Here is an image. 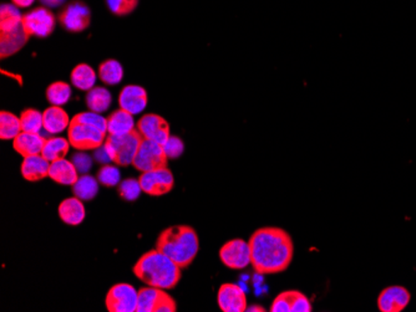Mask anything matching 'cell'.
<instances>
[{"mask_svg":"<svg viewBox=\"0 0 416 312\" xmlns=\"http://www.w3.org/2000/svg\"><path fill=\"white\" fill-rule=\"evenodd\" d=\"M251 265L257 274L271 275L287 270L293 260L292 236L282 228H259L249 238Z\"/></svg>","mask_w":416,"mask_h":312,"instance_id":"cell-1","label":"cell"},{"mask_svg":"<svg viewBox=\"0 0 416 312\" xmlns=\"http://www.w3.org/2000/svg\"><path fill=\"white\" fill-rule=\"evenodd\" d=\"M135 277L147 287L171 290L180 282L182 272L180 266L169 256L154 249L140 258L134 266Z\"/></svg>","mask_w":416,"mask_h":312,"instance_id":"cell-2","label":"cell"},{"mask_svg":"<svg viewBox=\"0 0 416 312\" xmlns=\"http://www.w3.org/2000/svg\"><path fill=\"white\" fill-rule=\"evenodd\" d=\"M156 249L175 261L181 269L193 262L200 250V241L190 226H174L161 231L156 241Z\"/></svg>","mask_w":416,"mask_h":312,"instance_id":"cell-3","label":"cell"},{"mask_svg":"<svg viewBox=\"0 0 416 312\" xmlns=\"http://www.w3.org/2000/svg\"><path fill=\"white\" fill-rule=\"evenodd\" d=\"M142 139L144 137L139 132V129H134L131 132L120 134V136L108 134L103 147L113 163L125 167L134 162Z\"/></svg>","mask_w":416,"mask_h":312,"instance_id":"cell-4","label":"cell"},{"mask_svg":"<svg viewBox=\"0 0 416 312\" xmlns=\"http://www.w3.org/2000/svg\"><path fill=\"white\" fill-rule=\"evenodd\" d=\"M106 133L96 126L74 117L67 128V139L77 151H94L103 147L106 141Z\"/></svg>","mask_w":416,"mask_h":312,"instance_id":"cell-5","label":"cell"},{"mask_svg":"<svg viewBox=\"0 0 416 312\" xmlns=\"http://www.w3.org/2000/svg\"><path fill=\"white\" fill-rule=\"evenodd\" d=\"M167 163L169 157L164 152V146L146 139H142L133 162L135 168L141 171L142 173L154 169L166 168Z\"/></svg>","mask_w":416,"mask_h":312,"instance_id":"cell-6","label":"cell"},{"mask_svg":"<svg viewBox=\"0 0 416 312\" xmlns=\"http://www.w3.org/2000/svg\"><path fill=\"white\" fill-rule=\"evenodd\" d=\"M55 25L57 18L47 6H39L23 16V26L29 36L47 37L52 35Z\"/></svg>","mask_w":416,"mask_h":312,"instance_id":"cell-7","label":"cell"},{"mask_svg":"<svg viewBox=\"0 0 416 312\" xmlns=\"http://www.w3.org/2000/svg\"><path fill=\"white\" fill-rule=\"evenodd\" d=\"M59 23L65 30L81 33L86 30L91 23V11L81 0H74L62 9Z\"/></svg>","mask_w":416,"mask_h":312,"instance_id":"cell-8","label":"cell"},{"mask_svg":"<svg viewBox=\"0 0 416 312\" xmlns=\"http://www.w3.org/2000/svg\"><path fill=\"white\" fill-rule=\"evenodd\" d=\"M139 291L130 284H116L108 290L105 305L110 312H135Z\"/></svg>","mask_w":416,"mask_h":312,"instance_id":"cell-9","label":"cell"},{"mask_svg":"<svg viewBox=\"0 0 416 312\" xmlns=\"http://www.w3.org/2000/svg\"><path fill=\"white\" fill-rule=\"evenodd\" d=\"M139 180L142 192L154 197L170 193L175 185L174 174L167 167L144 172L140 175Z\"/></svg>","mask_w":416,"mask_h":312,"instance_id":"cell-10","label":"cell"},{"mask_svg":"<svg viewBox=\"0 0 416 312\" xmlns=\"http://www.w3.org/2000/svg\"><path fill=\"white\" fill-rule=\"evenodd\" d=\"M222 264L232 270H242L251 264L249 243L243 239L227 241L220 250Z\"/></svg>","mask_w":416,"mask_h":312,"instance_id":"cell-11","label":"cell"},{"mask_svg":"<svg viewBox=\"0 0 416 312\" xmlns=\"http://www.w3.org/2000/svg\"><path fill=\"white\" fill-rule=\"evenodd\" d=\"M137 129L144 139H151L159 144H166V141L171 137L169 122L154 113H147L140 118Z\"/></svg>","mask_w":416,"mask_h":312,"instance_id":"cell-12","label":"cell"},{"mask_svg":"<svg viewBox=\"0 0 416 312\" xmlns=\"http://www.w3.org/2000/svg\"><path fill=\"white\" fill-rule=\"evenodd\" d=\"M271 312H312L308 297L298 290H287L277 295L271 305Z\"/></svg>","mask_w":416,"mask_h":312,"instance_id":"cell-13","label":"cell"},{"mask_svg":"<svg viewBox=\"0 0 416 312\" xmlns=\"http://www.w3.org/2000/svg\"><path fill=\"white\" fill-rule=\"evenodd\" d=\"M217 304L223 312L247 311L246 292L236 284H223L217 294Z\"/></svg>","mask_w":416,"mask_h":312,"instance_id":"cell-14","label":"cell"},{"mask_svg":"<svg viewBox=\"0 0 416 312\" xmlns=\"http://www.w3.org/2000/svg\"><path fill=\"white\" fill-rule=\"evenodd\" d=\"M411 295L404 287H386L378 296V308L381 312H401L409 305Z\"/></svg>","mask_w":416,"mask_h":312,"instance_id":"cell-15","label":"cell"},{"mask_svg":"<svg viewBox=\"0 0 416 312\" xmlns=\"http://www.w3.org/2000/svg\"><path fill=\"white\" fill-rule=\"evenodd\" d=\"M149 98L144 87L137 85H128L123 87L121 93L118 95V105L120 108L131 113L137 115L147 108Z\"/></svg>","mask_w":416,"mask_h":312,"instance_id":"cell-16","label":"cell"},{"mask_svg":"<svg viewBox=\"0 0 416 312\" xmlns=\"http://www.w3.org/2000/svg\"><path fill=\"white\" fill-rule=\"evenodd\" d=\"M30 36L26 34L24 26L21 24L16 29L11 31H1L0 34V57L1 59L11 57L26 45Z\"/></svg>","mask_w":416,"mask_h":312,"instance_id":"cell-17","label":"cell"},{"mask_svg":"<svg viewBox=\"0 0 416 312\" xmlns=\"http://www.w3.org/2000/svg\"><path fill=\"white\" fill-rule=\"evenodd\" d=\"M47 139L40 133L24 132L21 131L16 139H13V147L16 152L26 157L41 154Z\"/></svg>","mask_w":416,"mask_h":312,"instance_id":"cell-18","label":"cell"},{"mask_svg":"<svg viewBox=\"0 0 416 312\" xmlns=\"http://www.w3.org/2000/svg\"><path fill=\"white\" fill-rule=\"evenodd\" d=\"M50 162L41 154L26 157L21 163V174L28 182H38L49 177Z\"/></svg>","mask_w":416,"mask_h":312,"instance_id":"cell-19","label":"cell"},{"mask_svg":"<svg viewBox=\"0 0 416 312\" xmlns=\"http://www.w3.org/2000/svg\"><path fill=\"white\" fill-rule=\"evenodd\" d=\"M72 120L60 106H50L43 112V126L47 132L57 134L70 126Z\"/></svg>","mask_w":416,"mask_h":312,"instance_id":"cell-20","label":"cell"},{"mask_svg":"<svg viewBox=\"0 0 416 312\" xmlns=\"http://www.w3.org/2000/svg\"><path fill=\"white\" fill-rule=\"evenodd\" d=\"M57 213H59L60 219L69 226L81 224L82 220L85 219V214H86L81 200H79L77 197L62 200L57 208Z\"/></svg>","mask_w":416,"mask_h":312,"instance_id":"cell-21","label":"cell"},{"mask_svg":"<svg viewBox=\"0 0 416 312\" xmlns=\"http://www.w3.org/2000/svg\"><path fill=\"white\" fill-rule=\"evenodd\" d=\"M77 172L79 171L75 167V164L67 159L62 158L50 163L49 177L59 185H72L79 180Z\"/></svg>","mask_w":416,"mask_h":312,"instance_id":"cell-22","label":"cell"},{"mask_svg":"<svg viewBox=\"0 0 416 312\" xmlns=\"http://www.w3.org/2000/svg\"><path fill=\"white\" fill-rule=\"evenodd\" d=\"M135 129L134 115L118 108L108 117V134H126Z\"/></svg>","mask_w":416,"mask_h":312,"instance_id":"cell-23","label":"cell"},{"mask_svg":"<svg viewBox=\"0 0 416 312\" xmlns=\"http://www.w3.org/2000/svg\"><path fill=\"white\" fill-rule=\"evenodd\" d=\"M86 106L90 111L96 113H103L108 111L113 103V96L108 88L105 87H93L86 95Z\"/></svg>","mask_w":416,"mask_h":312,"instance_id":"cell-24","label":"cell"},{"mask_svg":"<svg viewBox=\"0 0 416 312\" xmlns=\"http://www.w3.org/2000/svg\"><path fill=\"white\" fill-rule=\"evenodd\" d=\"M72 83L81 91H90L96 82V72L88 64H79L72 71Z\"/></svg>","mask_w":416,"mask_h":312,"instance_id":"cell-25","label":"cell"},{"mask_svg":"<svg viewBox=\"0 0 416 312\" xmlns=\"http://www.w3.org/2000/svg\"><path fill=\"white\" fill-rule=\"evenodd\" d=\"M70 142L62 137H52L45 141L41 156L49 161L50 163L65 158L70 149Z\"/></svg>","mask_w":416,"mask_h":312,"instance_id":"cell-26","label":"cell"},{"mask_svg":"<svg viewBox=\"0 0 416 312\" xmlns=\"http://www.w3.org/2000/svg\"><path fill=\"white\" fill-rule=\"evenodd\" d=\"M162 292L164 289L159 287H147L140 289L136 312H156Z\"/></svg>","mask_w":416,"mask_h":312,"instance_id":"cell-27","label":"cell"},{"mask_svg":"<svg viewBox=\"0 0 416 312\" xmlns=\"http://www.w3.org/2000/svg\"><path fill=\"white\" fill-rule=\"evenodd\" d=\"M99 192L98 178L91 175H82L72 185V193L81 200H93Z\"/></svg>","mask_w":416,"mask_h":312,"instance_id":"cell-28","label":"cell"},{"mask_svg":"<svg viewBox=\"0 0 416 312\" xmlns=\"http://www.w3.org/2000/svg\"><path fill=\"white\" fill-rule=\"evenodd\" d=\"M99 77L106 85H110V86L118 85L123 77V69L121 64L113 59L105 60L99 67Z\"/></svg>","mask_w":416,"mask_h":312,"instance_id":"cell-29","label":"cell"},{"mask_svg":"<svg viewBox=\"0 0 416 312\" xmlns=\"http://www.w3.org/2000/svg\"><path fill=\"white\" fill-rule=\"evenodd\" d=\"M21 132V118L9 111L0 112V139L3 141L16 139Z\"/></svg>","mask_w":416,"mask_h":312,"instance_id":"cell-30","label":"cell"},{"mask_svg":"<svg viewBox=\"0 0 416 312\" xmlns=\"http://www.w3.org/2000/svg\"><path fill=\"white\" fill-rule=\"evenodd\" d=\"M23 24V16L14 4H3L0 9V30L11 31Z\"/></svg>","mask_w":416,"mask_h":312,"instance_id":"cell-31","label":"cell"},{"mask_svg":"<svg viewBox=\"0 0 416 312\" xmlns=\"http://www.w3.org/2000/svg\"><path fill=\"white\" fill-rule=\"evenodd\" d=\"M72 98V87L64 81L52 82L47 88V98L52 106H62Z\"/></svg>","mask_w":416,"mask_h":312,"instance_id":"cell-32","label":"cell"},{"mask_svg":"<svg viewBox=\"0 0 416 312\" xmlns=\"http://www.w3.org/2000/svg\"><path fill=\"white\" fill-rule=\"evenodd\" d=\"M21 131L24 132H40L43 126V113L35 108H26L21 115Z\"/></svg>","mask_w":416,"mask_h":312,"instance_id":"cell-33","label":"cell"},{"mask_svg":"<svg viewBox=\"0 0 416 312\" xmlns=\"http://www.w3.org/2000/svg\"><path fill=\"white\" fill-rule=\"evenodd\" d=\"M142 192L139 180L129 178V180H121L118 185V195L123 200L128 202H134L139 198Z\"/></svg>","mask_w":416,"mask_h":312,"instance_id":"cell-34","label":"cell"},{"mask_svg":"<svg viewBox=\"0 0 416 312\" xmlns=\"http://www.w3.org/2000/svg\"><path fill=\"white\" fill-rule=\"evenodd\" d=\"M106 6L115 16H129L139 6V0H106Z\"/></svg>","mask_w":416,"mask_h":312,"instance_id":"cell-35","label":"cell"},{"mask_svg":"<svg viewBox=\"0 0 416 312\" xmlns=\"http://www.w3.org/2000/svg\"><path fill=\"white\" fill-rule=\"evenodd\" d=\"M98 180L99 183H101L105 187H115V185H120L121 174L116 167L106 164L99 171Z\"/></svg>","mask_w":416,"mask_h":312,"instance_id":"cell-36","label":"cell"},{"mask_svg":"<svg viewBox=\"0 0 416 312\" xmlns=\"http://www.w3.org/2000/svg\"><path fill=\"white\" fill-rule=\"evenodd\" d=\"M162 146H164V152L169 158H179L181 154H184V149H185L184 142L181 141V139L172 137V136Z\"/></svg>","mask_w":416,"mask_h":312,"instance_id":"cell-37","label":"cell"},{"mask_svg":"<svg viewBox=\"0 0 416 312\" xmlns=\"http://www.w3.org/2000/svg\"><path fill=\"white\" fill-rule=\"evenodd\" d=\"M177 311V304H176L174 297L169 295L167 292H162L159 297V304L156 307V312H176Z\"/></svg>","mask_w":416,"mask_h":312,"instance_id":"cell-38","label":"cell"},{"mask_svg":"<svg viewBox=\"0 0 416 312\" xmlns=\"http://www.w3.org/2000/svg\"><path fill=\"white\" fill-rule=\"evenodd\" d=\"M72 163L75 164L79 172H86L91 168V158L89 157L88 154H77L72 157Z\"/></svg>","mask_w":416,"mask_h":312,"instance_id":"cell-39","label":"cell"},{"mask_svg":"<svg viewBox=\"0 0 416 312\" xmlns=\"http://www.w3.org/2000/svg\"><path fill=\"white\" fill-rule=\"evenodd\" d=\"M39 1L47 8H57V6H62V4H65L67 0H39Z\"/></svg>","mask_w":416,"mask_h":312,"instance_id":"cell-40","label":"cell"},{"mask_svg":"<svg viewBox=\"0 0 416 312\" xmlns=\"http://www.w3.org/2000/svg\"><path fill=\"white\" fill-rule=\"evenodd\" d=\"M96 151H98V152H96L95 156H96V159H98L99 162H106V161H111V158L108 157V152H106L105 147H103V149L100 147V149H96Z\"/></svg>","mask_w":416,"mask_h":312,"instance_id":"cell-41","label":"cell"},{"mask_svg":"<svg viewBox=\"0 0 416 312\" xmlns=\"http://www.w3.org/2000/svg\"><path fill=\"white\" fill-rule=\"evenodd\" d=\"M11 1H13V4L18 6V8H29V6L34 4L35 0H11Z\"/></svg>","mask_w":416,"mask_h":312,"instance_id":"cell-42","label":"cell"}]
</instances>
